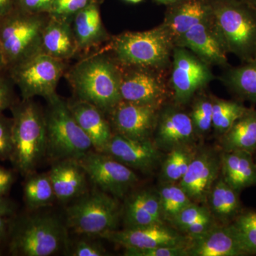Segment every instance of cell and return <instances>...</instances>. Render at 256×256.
Segmentation results:
<instances>
[{
  "mask_svg": "<svg viewBox=\"0 0 256 256\" xmlns=\"http://www.w3.org/2000/svg\"><path fill=\"white\" fill-rule=\"evenodd\" d=\"M64 76L76 98L96 106L107 116L121 101L122 69L105 50L79 60Z\"/></svg>",
  "mask_w": 256,
  "mask_h": 256,
  "instance_id": "obj_1",
  "label": "cell"
},
{
  "mask_svg": "<svg viewBox=\"0 0 256 256\" xmlns=\"http://www.w3.org/2000/svg\"><path fill=\"white\" fill-rule=\"evenodd\" d=\"M210 20L227 54L256 60V8L245 0H210Z\"/></svg>",
  "mask_w": 256,
  "mask_h": 256,
  "instance_id": "obj_2",
  "label": "cell"
},
{
  "mask_svg": "<svg viewBox=\"0 0 256 256\" xmlns=\"http://www.w3.org/2000/svg\"><path fill=\"white\" fill-rule=\"evenodd\" d=\"M174 46L169 32L160 24L146 31L112 36L104 50L120 66L170 70Z\"/></svg>",
  "mask_w": 256,
  "mask_h": 256,
  "instance_id": "obj_3",
  "label": "cell"
},
{
  "mask_svg": "<svg viewBox=\"0 0 256 256\" xmlns=\"http://www.w3.org/2000/svg\"><path fill=\"white\" fill-rule=\"evenodd\" d=\"M12 152L10 160L23 176L32 174L46 156L44 112L33 99L16 100L12 106Z\"/></svg>",
  "mask_w": 256,
  "mask_h": 256,
  "instance_id": "obj_4",
  "label": "cell"
},
{
  "mask_svg": "<svg viewBox=\"0 0 256 256\" xmlns=\"http://www.w3.org/2000/svg\"><path fill=\"white\" fill-rule=\"evenodd\" d=\"M46 156L58 160H79L94 150L88 137L69 109L67 101L57 94L46 99Z\"/></svg>",
  "mask_w": 256,
  "mask_h": 256,
  "instance_id": "obj_5",
  "label": "cell"
},
{
  "mask_svg": "<svg viewBox=\"0 0 256 256\" xmlns=\"http://www.w3.org/2000/svg\"><path fill=\"white\" fill-rule=\"evenodd\" d=\"M50 16L15 9L0 20V50L6 72L42 53V36Z\"/></svg>",
  "mask_w": 256,
  "mask_h": 256,
  "instance_id": "obj_6",
  "label": "cell"
},
{
  "mask_svg": "<svg viewBox=\"0 0 256 256\" xmlns=\"http://www.w3.org/2000/svg\"><path fill=\"white\" fill-rule=\"evenodd\" d=\"M9 236L10 252L13 256H52L66 242L63 224L50 214L18 218L10 224Z\"/></svg>",
  "mask_w": 256,
  "mask_h": 256,
  "instance_id": "obj_7",
  "label": "cell"
},
{
  "mask_svg": "<svg viewBox=\"0 0 256 256\" xmlns=\"http://www.w3.org/2000/svg\"><path fill=\"white\" fill-rule=\"evenodd\" d=\"M122 210L116 197L102 191L77 198L66 210L67 226L76 233L102 236L116 230Z\"/></svg>",
  "mask_w": 256,
  "mask_h": 256,
  "instance_id": "obj_8",
  "label": "cell"
},
{
  "mask_svg": "<svg viewBox=\"0 0 256 256\" xmlns=\"http://www.w3.org/2000/svg\"><path fill=\"white\" fill-rule=\"evenodd\" d=\"M66 60L38 54L8 70L23 100L56 94L60 79L66 72Z\"/></svg>",
  "mask_w": 256,
  "mask_h": 256,
  "instance_id": "obj_9",
  "label": "cell"
},
{
  "mask_svg": "<svg viewBox=\"0 0 256 256\" xmlns=\"http://www.w3.org/2000/svg\"><path fill=\"white\" fill-rule=\"evenodd\" d=\"M212 67L188 48L174 46L169 73L173 102L186 105L198 92L205 90L216 79Z\"/></svg>",
  "mask_w": 256,
  "mask_h": 256,
  "instance_id": "obj_10",
  "label": "cell"
},
{
  "mask_svg": "<svg viewBox=\"0 0 256 256\" xmlns=\"http://www.w3.org/2000/svg\"><path fill=\"white\" fill-rule=\"evenodd\" d=\"M120 94L121 100L162 107L171 96L170 70L148 67H124Z\"/></svg>",
  "mask_w": 256,
  "mask_h": 256,
  "instance_id": "obj_11",
  "label": "cell"
},
{
  "mask_svg": "<svg viewBox=\"0 0 256 256\" xmlns=\"http://www.w3.org/2000/svg\"><path fill=\"white\" fill-rule=\"evenodd\" d=\"M88 178L100 191L122 198L137 183L134 171L105 153L92 150L78 160Z\"/></svg>",
  "mask_w": 256,
  "mask_h": 256,
  "instance_id": "obj_12",
  "label": "cell"
},
{
  "mask_svg": "<svg viewBox=\"0 0 256 256\" xmlns=\"http://www.w3.org/2000/svg\"><path fill=\"white\" fill-rule=\"evenodd\" d=\"M161 108L121 100L108 116L114 133L144 140L154 133Z\"/></svg>",
  "mask_w": 256,
  "mask_h": 256,
  "instance_id": "obj_13",
  "label": "cell"
},
{
  "mask_svg": "<svg viewBox=\"0 0 256 256\" xmlns=\"http://www.w3.org/2000/svg\"><path fill=\"white\" fill-rule=\"evenodd\" d=\"M124 248L150 249L162 246H186V238L164 224L112 230L101 236Z\"/></svg>",
  "mask_w": 256,
  "mask_h": 256,
  "instance_id": "obj_14",
  "label": "cell"
},
{
  "mask_svg": "<svg viewBox=\"0 0 256 256\" xmlns=\"http://www.w3.org/2000/svg\"><path fill=\"white\" fill-rule=\"evenodd\" d=\"M182 106H162L156 130V144L168 149L186 146L193 141L196 133L190 114L184 112Z\"/></svg>",
  "mask_w": 256,
  "mask_h": 256,
  "instance_id": "obj_15",
  "label": "cell"
},
{
  "mask_svg": "<svg viewBox=\"0 0 256 256\" xmlns=\"http://www.w3.org/2000/svg\"><path fill=\"white\" fill-rule=\"evenodd\" d=\"M175 46L188 48L210 66H216L224 69L230 66L228 54L212 28L208 16L180 37Z\"/></svg>",
  "mask_w": 256,
  "mask_h": 256,
  "instance_id": "obj_16",
  "label": "cell"
},
{
  "mask_svg": "<svg viewBox=\"0 0 256 256\" xmlns=\"http://www.w3.org/2000/svg\"><path fill=\"white\" fill-rule=\"evenodd\" d=\"M186 242L188 256H248L230 224L212 226L200 235L190 236Z\"/></svg>",
  "mask_w": 256,
  "mask_h": 256,
  "instance_id": "obj_17",
  "label": "cell"
},
{
  "mask_svg": "<svg viewBox=\"0 0 256 256\" xmlns=\"http://www.w3.org/2000/svg\"><path fill=\"white\" fill-rule=\"evenodd\" d=\"M130 168L148 172L159 160V152L150 140H138L114 133L102 152Z\"/></svg>",
  "mask_w": 256,
  "mask_h": 256,
  "instance_id": "obj_18",
  "label": "cell"
},
{
  "mask_svg": "<svg viewBox=\"0 0 256 256\" xmlns=\"http://www.w3.org/2000/svg\"><path fill=\"white\" fill-rule=\"evenodd\" d=\"M220 169V159L208 151L196 154L178 185L191 200L202 201L208 196Z\"/></svg>",
  "mask_w": 256,
  "mask_h": 256,
  "instance_id": "obj_19",
  "label": "cell"
},
{
  "mask_svg": "<svg viewBox=\"0 0 256 256\" xmlns=\"http://www.w3.org/2000/svg\"><path fill=\"white\" fill-rule=\"evenodd\" d=\"M70 112L92 141L94 150L102 152L114 136L107 114L96 106L76 98L67 101Z\"/></svg>",
  "mask_w": 256,
  "mask_h": 256,
  "instance_id": "obj_20",
  "label": "cell"
},
{
  "mask_svg": "<svg viewBox=\"0 0 256 256\" xmlns=\"http://www.w3.org/2000/svg\"><path fill=\"white\" fill-rule=\"evenodd\" d=\"M161 24L176 41L190 28L208 18L210 0H178L168 5Z\"/></svg>",
  "mask_w": 256,
  "mask_h": 256,
  "instance_id": "obj_21",
  "label": "cell"
},
{
  "mask_svg": "<svg viewBox=\"0 0 256 256\" xmlns=\"http://www.w3.org/2000/svg\"><path fill=\"white\" fill-rule=\"evenodd\" d=\"M48 174L58 201L69 202L86 194L88 176L78 160L55 161Z\"/></svg>",
  "mask_w": 256,
  "mask_h": 256,
  "instance_id": "obj_22",
  "label": "cell"
},
{
  "mask_svg": "<svg viewBox=\"0 0 256 256\" xmlns=\"http://www.w3.org/2000/svg\"><path fill=\"white\" fill-rule=\"evenodd\" d=\"M72 26L78 52L96 48L111 38L102 23L98 2L89 5L76 14Z\"/></svg>",
  "mask_w": 256,
  "mask_h": 256,
  "instance_id": "obj_23",
  "label": "cell"
},
{
  "mask_svg": "<svg viewBox=\"0 0 256 256\" xmlns=\"http://www.w3.org/2000/svg\"><path fill=\"white\" fill-rule=\"evenodd\" d=\"M222 178L236 191L256 185V162L252 153L224 152L220 158Z\"/></svg>",
  "mask_w": 256,
  "mask_h": 256,
  "instance_id": "obj_24",
  "label": "cell"
},
{
  "mask_svg": "<svg viewBox=\"0 0 256 256\" xmlns=\"http://www.w3.org/2000/svg\"><path fill=\"white\" fill-rule=\"evenodd\" d=\"M126 228L163 224L159 196L143 190L130 197L124 210Z\"/></svg>",
  "mask_w": 256,
  "mask_h": 256,
  "instance_id": "obj_25",
  "label": "cell"
},
{
  "mask_svg": "<svg viewBox=\"0 0 256 256\" xmlns=\"http://www.w3.org/2000/svg\"><path fill=\"white\" fill-rule=\"evenodd\" d=\"M42 53L63 60L78 53L72 23L50 18L42 36Z\"/></svg>",
  "mask_w": 256,
  "mask_h": 256,
  "instance_id": "obj_26",
  "label": "cell"
},
{
  "mask_svg": "<svg viewBox=\"0 0 256 256\" xmlns=\"http://www.w3.org/2000/svg\"><path fill=\"white\" fill-rule=\"evenodd\" d=\"M224 152L242 151L254 154L256 152V110L248 108L225 134L222 136Z\"/></svg>",
  "mask_w": 256,
  "mask_h": 256,
  "instance_id": "obj_27",
  "label": "cell"
},
{
  "mask_svg": "<svg viewBox=\"0 0 256 256\" xmlns=\"http://www.w3.org/2000/svg\"><path fill=\"white\" fill-rule=\"evenodd\" d=\"M218 79L238 100L256 104V60L224 68Z\"/></svg>",
  "mask_w": 256,
  "mask_h": 256,
  "instance_id": "obj_28",
  "label": "cell"
},
{
  "mask_svg": "<svg viewBox=\"0 0 256 256\" xmlns=\"http://www.w3.org/2000/svg\"><path fill=\"white\" fill-rule=\"evenodd\" d=\"M208 196L210 210L224 224L232 223L242 212L239 192L222 178L212 186Z\"/></svg>",
  "mask_w": 256,
  "mask_h": 256,
  "instance_id": "obj_29",
  "label": "cell"
},
{
  "mask_svg": "<svg viewBox=\"0 0 256 256\" xmlns=\"http://www.w3.org/2000/svg\"><path fill=\"white\" fill-rule=\"evenodd\" d=\"M26 176L24 198L28 208L38 210L52 204L56 200V195L48 174L32 173Z\"/></svg>",
  "mask_w": 256,
  "mask_h": 256,
  "instance_id": "obj_30",
  "label": "cell"
},
{
  "mask_svg": "<svg viewBox=\"0 0 256 256\" xmlns=\"http://www.w3.org/2000/svg\"><path fill=\"white\" fill-rule=\"evenodd\" d=\"M212 128L222 136L232 128L235 121L240 118L248 108L242 101L224 100L212 96Z\"/></svg>",
  "mask_w": 256,
  "mask_h": 256,
  "instance_id": "obj_31",
  "label": "cell"
},
{
  "mask_svg": "<svg viewBox=\"0 0 256 256\" xmlns=\"http://www.w3.org/2000/svg\"><path fill=\"white\" fill-rule=\"evenodd\" d=\"M195 156L194 152L188 149L186 146L172 149L162 169V176L165 182L173 184L180 182L186 174Z\"/></svg>",
  "mask_w": 256,
  "mask_h": 256,
  "instance_id": "obj_32",
  "label": "cell"
},
{
  "mask_svg": "<svg viewBox=\"0 0 256 256\" xmlns=\"http://www.w3.org/2000/svg\"><path fill=\"white\" fill-rule=\"evenodd\" d=\"M159 200L164 220L171 222L184 207L192 203L191 198L178 185H165L160 191Z\"/></svg>",
  "mask_w": 256,
  "mask_h": 256,
  "instance_id": "obj_33",
  "label": "cell"
},
{
  "mask_svg": "<svg viewBox=\"0 0 256 256\" xmlns=\"http://www.w3.org/2000/svg\"><path fill=\"white\" fill-rule=\"evenodd\" d=\"M204 90L198 92L192 101V106L190 116L196 134H204L212 128V96H207Z\"/></svg>",
  "mask_w": 256,
  "mask_h": 256,
  "instance_id": "obj_34",
  "label": "cell"
},
{
  "mask_svg": "<svg viewBox=\"0 0 256 256\" xmlns=\"http://www.w3.org/2000/svg\"><path fill=\"white\" fill-rule=\"evenodd\" d=\"M230 225L248 255L256 254V212H242Z\"/></svg>",
  "mask_w": 256,
  "mask_h": 256,
  "instance_id": "obj_35",
  "label": "cell"
},
{
  "mask_svg": "<svg viewBox=\"0 0 256 256\" xmlns=\"http://www.w3.org/2000/svg\"><path fill=\"white\" fill-rule=\"evenodd\" d=\"M98 0H54L48 15L50 18L72 23L79 12Z\"/></svg>",
  "mask_w": 256,
  "mask_h": 256,
  "instance_id": "obj_36",
  "label": "cell"
},
{
  "mask_svg": "<svg viewBox=\"0 0 256 256\" xmlns=\"http://www.w3.org/2000/svg\"><path fill=\"white\" fill-rule=\"evenodd\" d=\"M208 215H210V213L206 208L192 202L184 207L171 222L174 224L175 226L182 230L188 226Z\"/></svg>",
  "mask_w": 256,
  "mask_h": 256,
  "instance_id": "obj_37",
  "label": "cell"
},
{
  "mask_svg": "<svg viewBox=\"0 0 256 256\" xmlns=\"http://www.w3.org/2000/svg\"><path fill=\"white\" fill-rule=\"evenodd\" d=\"M127 256H186L188 252L186 246H162L150 249L126 248L124 252Z\"/></svg>",
  "mask_w": 256,
  "mask_h": 256,
  "instance_id": "obj_38",
  "label": "cell"
},
{
  "mask_svg": "<svg viewBox=\"0 0 256 256\" xmlns=\"http://www.w3.org/2000/svg\"><path fill=\"white\" fill-rule=\"evenodd\" d=\"M12 152V119L0 114V160H10Z\"/></svg>",
  "mask_w": 256,
  "mask_h": 256,
  "instance_id": "obj_39",
  "label": "cell"
},
{
  "mask_svg": "<svg viewBox=\"0 0 256 256\" xmlns=\"http://www.w3.org/2000/svg\"><path fill=\"white\" fill-rule=\"evenodd\" d=\"M12 79L8 72L0 73V114H4V111L11 108L12 106L16 102L15 98Z\"/></svg>",
  "mask_w": 256,
  "mask_h": 256,
  "instance_id": "obj_40",
  "label": "cell"
},
{
  "mask_svg": "<svg viewBox=\"0 0 256 256\" xmlns=\"http://www.w3.org/2000/svg\"><path fill=\"white\" fill-rule=\"evenodd\" d=\"M54 0H16V8L32 14H48Z\"/></svg>",
  "mask_w": 256,
  "mask_h": 256,
  "instance_id": "obj_41",
  "label": "cell"
},
{
  "mask_svg": "<svg viewBox=\"0 0 256 256\" xmlns=\"http://www.w3.org/2000/svg\"><path fill=\"white\" fill-rule=\"evenodd\" d=\"M72 256H104L106 255L105 248L100 244L88 240H78L70 252Z\"/></svg>",
  "mask_w": 256,
  "mask_h": 256,
  "instance_id": "obj_42",
  "label": "cell"
},
{
  "mask_svg": "<svg viewBox=\"0 0 256 256\" xmlns=\"http://www.w3.org/2000/svg\"><path fill=\"white\" fill-rule=\"evenodd\" d=\"M212 226H213V224H212V217H210V215H208L200 218V220H196V222L191 224V225L188 226V227L183 229L182 232L188 234L190 236H192L200 235V234H203Z\"/></svg>",
  "mask_w": 256,
  "mask_h": 256,
  "instance_id": "obj_43",
  "label": "cell"
},
{
  "mask_svg": "<svg viewBox=\"0 0 256 256\" xmlns=\"http://www.w3.org/2000/svg\"><path fill=\"white\" fill-rule=\"evenodd\" d=\"M14 174L11 170L0 166V198L5 197L14 182Z\"/></svg>",
  "mask_w": 256,
  "mask_h": 256,
  "instance_id": "obj_44",
  "label": "cell"
},
{
  "mask_svg": "<svg viewBox=\"0 0 256 256\" xmlns=\"http://www.w3.org/2000/svg\"><path fill=\"white\" fill-rule=\"evenodd\" d=\"M16 206L12 202L5 197L0 198V216L10 217L14 214Z\"/></svg>",
  "mask_w": 256,
  "mask_h": 256,
  "instance_id": "obj_45",
  "label": "cell"
},
{
  "mask_svg": "<svg viewBox=\"0 0 256 256\" xmlns=\"http://www.w3.org/2000/svg\"><path fill=\"white\" fill-rule=\"evenodd\" d=\"M16 0H0V20L16 9Z\"/></svg>",
  "mask_w": 256,
  "mask_h": 256,
  "instance_id": "obj_46",
  "label": "cell"
},
{
  "mask_svg": "<svg viewBox=\"0 0 256 256\" xmlns=\"http://www.w3.org/2000/svg\"><path fill=\"white\" fill-rule=\"evenodd\" d=\"M9 217L0 216V242L9 236L10 222Z\"/></svg>",
  "mask_w": 256,
  "mask_h": 256,
  "instance_id": "obj_47",
  "label": "cell"
},
{
  "mask_svg": "<svg viewBox=\"0 0 256 256\" xmlns=\"http://www.w3.org/2000/svg\"><path fill=\"white\" fill-rule=\"evenodd\" d=\"M3 72H6V66H5L4 60H3L2 54L1 50H0V73Z\"/></svg>",
  "mask_w": 256,
  "mask_h": 256,
  "instance_id": "obj_48",
  "label": "cell"
},
{
  "mask_svg": "<svg viewBox=\"0 0 256 256\" xmlns=\"http://www.w3.org/2000/svg\"><path fill=\"white\" fill-rule=\"evenodd\" d=\"M156 3L160 4H164L169 5L170 4H172V3L178 1V0H154Z\"/></svg>",
  "mask_w": 256,
  "mask_h": 256,
  "instance_id": "obj_49",
  "label": "cell"
},
{
  "mask_svg": "<svg viewBox=\"0 0 256 256\" xmlns=\"http://www.w3.org/2000/svg\"><path fill=\"white\" fill-rule=\"evenodd\" d=\"M246 2L256 8V0H246Z\"/></svg>",
  "mask_w": 256,
  "mask_h": 256,
  "instance_id": "obj_50",
  "label": "cell"
},
{
  "mask_svg": "<svg viewBox=\"0 0 256 256\" xmlns=\"http://www.w3.org/2000/svg\"><path fill=\"white\" fill-rule=\"evenodd\" d=\"M126 1L129 2L134 3V4H136V3L140 2H142V0H126Z\"/></svg>",
  "mask_w": 256,
  "mask_h": 256,
  "instance_id": "obj_51",
  "label": "cell"
},
{
  "mask_svg": "<svg viewBox=\"0 0 256 256\" xmlns=\"http://www.w3.org/2000/svg\"><path fill=\"white\" fill-rule=\"evenodd\" d=\"M255 153H256V152H255Z\"/></svg>",
  "mask_w": 256,
  "mask_h": 256,
  "instance_id": "obj_52",
  "label": "cell"
},
{
  "mask_svg": "<svg viewBox=\"0 0 256 256\" xmlns=\"http://www.w3.org/2000/svg\"><path fill=\"white\" fill-rule=\"evenodd\" d=\"M245 1H246V0H245Z\"/></svg>",
  "mask_w": 256,
  "mask_h": 256,
  "instance_id": "obj_53",
  "label": "cell"
}]
</instances>
